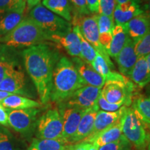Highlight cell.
<instances>
[{
	"label": "cell",
	"instance_id": "cell-1",
	"mask_svg": "<svg viewBox=\"0 0 150 150\" xmlns=\"http://www.w3.org/2000/svg\"><path fill=\"white\" fill-rule=\"evenodd\" d=\"M21 55L41 103L47 104L50 100L54 69L61 58L59 52L47 44H40L24 49Z\"/></svg>",
	"mask_w": 150,
	"mask_h": 150
},
{
	"label": "cell",
	"instance_id": "cell-2",
	"mask_svg": "<svg viewBox=\"0 0 150 150\" xmlns=\"http://www.w3.org/2000/svg\"><path fill=\"white\" fill-rule=\"evenodd\" d=\"M85 86L72 60L62 56L54 69L50 100L59 104Z\"/></svg>",
	"mask_w": 150,
	"mask_h": 150
},
{
	"label": "cell",
	"instance_id": "cell-3",
	"mask_svg": "<svg viewBox=\"0 0 150 150\" xmlns=\"http://www.w3.org/2000/svg\"><path fill=\"white\" fill-rule=\"evenodd\" d=\"M50 41V35L29 17L23 18L10 33L0 38V43L16 49L30 47Z\"/></svg>",
	"mask_w": 150,
	"mask_h": 150
},
{
	"label": "cell",
	"instance_id": "cell-4",
	"mask_svg": "<svg viewBox=\"0 0 150 150\" xmlns=\"http://www.w3.org/2000/svg\"><path fill=\"white\" fill-rule=\"evenodd\" d=\"M29 18L37 22L49 35H65L72 31V24L39 3L29 13Z\"/></svg>",
	"mask_w": 150,
	"mask_h": 150
},
{
	"label": "cell",
	"instance_id": "cell-5",
	"mask_svg": "<svg viewBox=\"0 0 150 150\" xmlns=\"http://www.w3.org/2000/svg\"><path fill=\"white\" fill-rule=\"evenodd\" d=\"M123 136L136 147L145 146L147 135L143 122L132 108H125L121 117Z\"/></svg>",
	"mask_w": 150,
	"mask_h": 150
},
{
	"label": "cell",
	"instance_id": "cell-6",
	"mask_svg": "<svg viewBox=\"0 0 150 150\" xmlns=\"http://www.w3.org/2000/svg\"><path fill=\"white\" fill-rule=\"evenodd\" d=\"M73 24L77 26L81 33L93 48L101 54L107 62L110 68H114V65L110 59L108 52L104 50L99 42V32L97 25L96 16H80L74 15L72 18Z\"/></svg>",
	"mask_w": 150,
	"mask_h": 150
},
{
	"label": "cell",
	"instance_id": "cell-7",
	"mask_svg": "<svg viewBox=\"0 0 150 150\" xmlns=\"http://www.w3.org/2000/svg\"><path fill=\"white\" fill-rule=\"evenodd\" d=\"M134 83L126 81H106L101 89V94L110 104H122L128 107L132 104Z\"/></svg>",
	"mask_w": 150,
	"mask_h": 150
},
{
	"label": "cell",
	"instance_id": "cell-8",
	"mask_svg": "<svg viewBox=\"0 0 150 150\" xmlns=\"http://www.w3.org/2000/svg\"><path fill=\"white\" fill-rule=\"evenodd\" d=\"M37 136L42 139L63 138V122L59 110L50 108L38 119Z\"/></svg>",
	"mask_w": 150,
	"mask_h": 150
},
{
	"label": "cell",
	"instance_id": "cell-9",
	"mask_svg": "<svg viewBox=\"0 0 150 150\" xmlns=\"http://www.w3.org/2000/svg\"><path fill=\"white\" fill-rule=\"evenodd\" d=\"M101 88L85 86L75 91L71 96L59 103V106L88 110L97 106V102Z\"/></svg>",
	"mask_w": 150,
	"mask_h": 150
},
{
	"label": "cell",
	"instance_id": "cell-10",
	"mask_svg": "<svg viewBox=\"0 0 150 150\" xmlns=\"http://www.w3.org/2000/svg\"><path fill=\"white\" fill-rule=\"evenodd\" d=\"M8 125L19 133H27L36 125L38 115L40 110L38 108L27 109H8Z\"/></svg>",
	"mask_w": 150,
	"mask_h": 150
},
{
	"label": "cell",
	"instance_id": "cell-11",
	"mask_svg": "<svg viewBox=\"0 0 150 150\" xmlns=\"http://www.w3.org/2000/svg\"><path fill=\"white\" fill-rule=\"evenodd\" d=\"M0 91L24 97L31 95L27 76L22 67L14 70L1 81Z\"/></svg>",
	"mask_w": 150,
	"mask_h": 150
},
{
	"label": "cell",
	"instance_id": "cell-12",
	"mask_svg": "<svg viewBox=\"0 0 150 150\" xmlns=\"http://www.w3.org/2000/svg\"><path fill=\"white\" fill-rule=\"evenodd\" d=\"M59 110L63 122V138L70 143V140L76 133L81 119L86 110L59 106Z\"/></svg>",
	"mask_w": 150,
	"mask_h": 150
},
{
	"label": "cell",
	"instance_id": "cell-13",
	"mask_svg": "<svg viewBox=\"0 0 150 150\" xmlns=\"http://www.w3.org/2000/svg\"><path fill=\"white\" fill-rule=\"evenodd\" d=\"M18 50L0 43V83L11 72L22 67L20 61L22 55Z\"/></svg>",
	"mask_w": 150,
	"mask_h": 150
},
{
	"label": "cell",
	"instance_id": "cell-14",
	"mask_svg": "<svg viewBox=\"0 0 150 150\" xmlns=\"http://www.w3.org/2000/svg\"><path fill=\"white\" fill-rule=\"evenodd\" d=\"M126 106H123L119 110L115 112H106L103 110H98L95 117L93 129L89 136L84 140V141L92 142L93 140L97 135L106 129L112 126L119 120L122 116Z\"/></svg>",
	"mask_w": 150,
	"mask_h": 150
},
{
	"label": "cell",
	"instance_id": "cell-15",
	"mask_svg": "<svg viewBox=\"0 0 150 150\" xmlns=\"http://www.w3.org/2000/svg\"><path fill=\"white\" fill-rule=\"evenodd\" d=\"M71 60L86 86L102 88L105 79L94 70L91 64L79 57H72Z\"/></svg>",
	"mask_w": 150,
	"mask_h": 150
},
{
	"label": "cell",
	"instance_id": "cell-16",
	"mask_svg": "<svg viewBox=\"0 0 150 150\" xmlns=\"http://www.w3.org/2000/svg\"><path fill=\"white\" fill-rule=\"evenodd\" d=\"M115 59L120 72L124 76L129 77L131 70L138 59L135 51V43L130 38Z\"/></svg>",
	"mask_w": 150,
	"mask_h": 150
},
{
	"label": "cell",
	"instance_id": "cell-17",
	"mask_svg": "<svg viewBox=\"0 0 150 150\" xmlns=\"http://www.w3.org/2000/svg\"><path fill=\"white\" fill-rule=\"evenodd\" d=\"M143 13L139 1L137 0H129L125 3L115 5L113 20L115 24H124Z\"/></svg>",
	"mask_w": 150,
	"mask_h": 150
},
{
	"label": "cell",
	"instance_id": "cell-18",
	"mask_svg": "<svg viewBox=\"0 0 150 150\" xmlns=\"http://www.w3.org/2000/svg\"><path fill=\"white\" fill-rule=\"evenodd\" d=\"M98 110L97 106L86 110L79 124L76 133L70 140L71 144L83 141L89 136L93 129L95 117Z\"/></svg>",
	"mask_w": 150,
	"mask_h": 150
},
{
	"label": "cell",
	"instance_id": "cell-19",
	"mask_svg": "<svg viewBox=\"0 0 150 150\" xmlns=\"http://www.w3.org/2000/svg\"><path fill=\"white\" fill-rule=\"evenodd\" d=\"M124 25L129 37L136 42L150 30V18L143 13L133 18Z\"/></svg>",
	"mask_w": 150,
	"mask_h": 150
},
{
	"label": "cell",
	"instance_id": "cell-20",
	"mask_svg": "<svg viewBox=\"0 0 150 150\" xmlns=\"http://www.w3.org/2000/svg\"><path fill=\"white\" fill-rule=\"evenodd\" d=\"M50 41L59 44L72 57H81V42L74 31L65 35H50Z\"/></svg>",
	"mask_w": 150,
	"mask_h": 150
},
{
	"label": "cell",
	"instance_id": "cell-21",
	"mask_svg": "<svg viewBox=\"0 0 150 150\" xmlns=\"http://www.w3.org/2000/svg\"><path fill=\"white\" fill-rule=\"evenodd\" d=\"M131 81L142 88L150 82V70L145 56L139 57L135 63L129 76Z\"/></svg>",
	"mask_w": 150,
	"mask_h": 150
},
{
	"label": "cell",
	"instance_id": "cell-22",
	"mask_svg": "<svg viewBox=\"0 0 150 150\" xmlns=\"http://www.w3.org/2000/svg\"><path fill=\"white\" fill-rule=\"evenodd\" d=\"M122 135L120 118L117 122H115L112 126L102 131L100 134L97 135L93 140L91 143L98 146L99 147H102L103 145H107L110 142L119 140Z\"/></svg>",
	"mask_w": 150,
	"mask_h": 150
},
{
	"label": "cell",
	"instance_id": "cell-23",
	"mask_svg": "<svg viewBox=\"0 0 150 150\" xmlns=\"http://www.w3.org/2000/svg\"><path fill=\"white\" fill-rule=\"evenodd\" d=\"M42 4L67 22L72 20L73 8L69 0H42Z\"/></svg>",
	"mask_w": 150,
	"mask_h": 150
},
{
	"label": "cell",
	"instance_id": "cell-24",
	"mask_svg": "<svg viewBox=\"0 0 150 150\" xmlns=\"http://www.w3.org/2000/svg\"><path fill=\"white\" fill-rule=\"evenodd\" d=\"M127 29L124 24H115L112 31V40L108 55L115 58L129 39Z\"/></svg>",
	"mask_w": 150,
	"mask_h": 150
},
{
	"label": "cell",
	"instance_id": "cell-25",
	"mask_svg": "<svg viewBox=\"0 0 150 150\" xmlns=\"http://www.w3.org/2000/svg\"><path fill=\"white\" fill-rule=\"evenodd\" d=\"M25 10L11 11L0 16V38L13 31L23 20Z\"/></svg>",
	"mask_w": 150,
	"mask_h": 150
},
{
	"label": "cell",
	"instance_id": "cell-26",
	"mask_svg": "<svg viewBox=\"0 0 150 150\" xmlns=\"http://www.w3.org/2000/svg\"><path fill=\"white\" fill-rule=\"evenodd\" d=\"M0 104L4 107L11 110L27 109L31 108H39L41 106L40 103L27 97L18 95H11V96L4 99Z\"/></svg>",
	"mask_w": 150,
	"mask_h": 150
},
{
	"label": "cell",
	"instance_id": "cell-27",
	"mask_svg": "<svg viewBox=\"0 0 150 150\" xmlns=\"http://www.w3.org/2000/svg\"><path fill=\"white\" fill-rule=\"evenodd\" d=\"M72 144L63 138L42 139L35 138L31 142L28 150H66Z\"/></svg>",
	"mask_w": 150,
	"mask_h": 150
},
{
	"label": "cell",
	"instance_id": "cell-28",
	"mask_svg": "<svg viewBox=\"0 0 150 150\" xmlns=\"http://www.w3.org/2000/svg\"><path fill=\"white\" fill-rule=\"evenodd\" d=\"M132 108L142 122L150 125V95L136 97L133 102Z\"/></svg>",
	"mask_w": 150,
	"mask_h": 150
},
{
	"label": "cell",
	"instance_id": "cell-29",
	"mask_svg": "<svg viewBox=\"0 0 150 150\" xmlns=\"http://www.w3.org/2000/svg\"><path fill=\"white\" fill-rule=\"evenodd\" d=\"M73 31L76 33L78 35L79 38L81 42V59L84 60V61L88 62V63L91 64L92 62L95 59V56L97 55V52L93 47L91 45L87 40L84 38V37L81 33L79 29L77 26H74L72 28Z\"/></svg>",
	"mask_w": 150,
	"mask_h": 150
},
{
	"label": "cell",
	"instance_id": "cell-30",
	"mask_svg": "<svg viewBox=\"0 0 150 150\" xmlns=\"http://www.w3.org/2000/svg\"><path fill=\"white\" fill-rule=\"evenodd\" d=\"M91 65L94 68V70L104 79L105 81L110 77V76L112 73L107 62L98 52L97 53L95 59L91 63Z\"/></svg>",
	"mask_w": 150,
	"mask_h": 150
},
{
	"label": "cell",
	"instance_id": "cell-31",
	"mask_svg": "<svg viewBox=\"0 0 150 150\" xmlns=\"http://www.w3.org/2000/svg\"><path fill=\"white\" fill-rule=\"evenodd\" d=\"M26 0H0V16L18 10H25Z\"/></svg>",
	"mask_w": 150,
	"mask_h": 150
},
{
	"label": "cell",
	"instance_id": "cell-32",
	"mask_svg": "<svg viewBox=\"0 0 150 150\" xmlns=\"http://www.w3.org/2000/svg\"><path fill=\"white\" fill-rule=\"evenodd\" d=\"M135 43V51L138 58L150 54V30L142 38Z\"/></svg>",
	"mask_w": 150,
	"mask_h": 150
},
{
	"label": "cell",
	"instance_id": "cell-33",
	"mask_svg": "<svg viewBox=\"0 0 150 150\" xmlns=\"http://www.w3.org/2000/svg\"><path fill=\"white\" fill-rule=\"evenodd\" d=\"M95 16H96L99 34L112 32V29L115 26L113 18H110V17L102 14L95 15Z\"/></svg>",
	"mask_w": 150,
	"mask_h": 150
},
{
	"label": "cell",
	"instance_id": "cell-34",
	"mask_svg": "<svg viewBox=\"0 0 150 150\" xmlns=\"http://www.w3.org/2000/svg\"><path fill=\"white\" fill-rule=\"evenodd\" d=\"M131 149L132 145L122 135L119 140L99 147L98 150H131Z\"/></svg>",
	"mask_w": 150,
	"mask_h": 150
},
{
	"label": "cell",
	"instance_id": "cell-35",
	"mask_svg": "<svg viewBox=\"0 0 150 150\" xmlns=\"http://www.w3.org/2000/svg\"><path fill=\"white\" fill-rule=\"evenodd\" d=\"M115 5V0H99V14L113 18Z\"/></svg>",
	"mask_w": 150,
	"mask_h": 150
},
{
	"label": "cell",
	"instance_id": "cell-36",
	"mask_svg": "<svg viewBox=\"0 0 150 150\" xmlns=\"http://www.w3.org/2000/svg\"><path fill=\"white\" fill-rule=\"evenodd\" d=\"M123 106H125V105L114 104L108 102L104 98V97L102 96V95L101 94L100 92V94H99L97 102V108H98L99 110H103V111L106 112H115L119 110L120 108Z\"/></svg>",
	"mask_w": 150,
	"mask_h": 150
},
{
	"label": "cell",
	"instance_id": "cell-37",
	"mask_svg": "<svg viewBox=\"0 0 150 150\" xmlns=\"http://www.w3.org/2000/svg\"><path fill=\"white\" fill-rule=\"evenodd\" d=\"M74 9L75 15L80 16H86L91 13L88 10L86 0H69Z\"/></svg>",
	"mask_w": 150,
	"mask_h": 150
},
{
	"label": "cell",
	"instance_id": "cell-38",
	"mask_svg": "<svg viewBox=\"0 0 150 150\" xmlns=\"http://www.w3.org/2000/svg\"><path fill=\"white\" fill-rule=\"evenodd\" d=\"M11 137L6 129L0 127V150H14Z\"/></svg>",
	"mask_w": 150,
	"mask_h": 150
},
{
	"label": "cell",
	"instance_id": "cell-39",
	"mask_svg": "<svg viewBox=\"0 0 150 150\" xmlns=\"http://www.w3.org/2000/svg\"><path fill=\"white\" fill-rule=\"evenodd\" d=\"M112 40V32L104 33L99 34V42L104 49L108 52L109 51L110 43Z\"/></svg>",
	"mask_w": 150,
	"mask_h": 150
},
{
	"label": "cell",
	"instance_id": "cell-40",
	"mask_svg": "<svg viewBox=\"0 0 150 150\" xmlns=\"http://www.w3.org/2000/svg\"><path fill=\"white\" fill-rule=\"evenodd\" d=\"M92 145V143L86 141L79 142V143L77 144H72L69 146L68 148L66 150H88Z\"/></svg>",
	"mask_w": 150,
	"mask_h": 150
},
{
	"label": "cell",
	"instance_id": "cell-41",
	"mask_svg": "<svg viewBox=\"0 0 150 150\" xmlns=\"http://www.w3.org/2000/svg\"><path fill=\"white\" fill-rule=\"evenodd\" d=\"M0 125L3 126L8 125V114L7 108L0 104Z\"/></svg>",
	"mask_w": 150,
	"mask_h": 150
},
{
	"label": "cell",
	"instance_id": "cell-42",
	"mask_svg": "<svg viewBox=\"0 0 150 150\" xmlns=\"http://www.w3.org/2000/svg\"><path fill=\"white\" fill-rule=\"evenodd\" d=\"M88 10L91 13H99V0H86Z\"/></svg>",
	"mask_w": 150,
	"mask_h": 150
},
{
	"label": "cell",
	"instance_id": "cell-43",
	"mask_svg": "<svg viewBox=\"0 0 150 150\" xmlns=\"http://www.w3.org/2000/svg\"><path fill=\"white\" fill-rule=\"evenodd\" d=\"M142 9L143 11L144 14L150 18V0H148L147 2L144 4Z\"/></svg>",
	"mask_w": 150,
	"mask_h": 150
},
{
	"label": "cell",
	"instance_id": "cell-44",
	"mask_svg": "<svg viewBox=\"0 0 150 150\" xmlns=\"http://www.w3.org/2000/svg\"><path fill=\"white\" fill-rule=\"evenodd\" d=\"M11 95H13V94H11L10 93H8V92H6V91H0V103L2 102L4 99L6 98V97L11 96Z\"/></svg>",
	"mask_w": 150,
	"mask_h": 150
},
{
	"label": "cell",
	"instance_id": "cell-45",
	"mask_svg": "<svg viewBox=\"0 0 150 150\" xmlns=\"http://www.w3.org/2000/svg\"><path fill=\"white\" fill-rule=\"evenodd\" d=\"M99 149V147L98 146L94 145V144L92 143V145L90 148L88 149V150H98Z\"/></svg>",
	"mask_w": 150,
	"mask_h": 150
},
{
	"label": "cell",
	"instance_id": "cell-46",
	"mask_svg": "<svg viewBox=\"0 0 150 150\" xmlns=\"http://www.w3.org/2000/svg\"><path fill=\"white\" fill-rule=\"evenodd\" d=\"M128 1H129V0H115V2L116 4H121L125 3Z\"/></svg>",
	"mask_w": 150,
	"mask_h": 150
},
{
	"label": "cell",
	"instance_id": "cell-47",
	"mask_svg": "<svg viewBox=\"0 0 150 150\" xmlns=\"http://www.w3.org/2000/svg\"><path fill=\"white\" fill-rule=\"evenodd\" d=\"M145 58H146V60H147L148 66H149V70H150V54H148L147 56H146Z\"/></svg>",
	"mask_w": 150,
	"mask_h": 150
},
{
	"label": "cell",
	"instance_id": "cell-48",
	"mask_svg": "<svg viewBox=\"0 0 150 150\" xmlns=\"http://www.w3.org/2000/svg\"><path fill=\"white\" fill-rule=\"evenodd\" d=\"M137 1H139L140 4H141V3H144V4H145V3L147 2V1H148V0H137Z\"/></svg>",
	"mask_w": 150,
	"mask_h": 150
},
{
	"label": "cell",
	"instance_id": "cell-49",
	"mask_svg": "<svg viewBox=\"0 0 150 150\" xmlns=\"http://www.w3.org/2000/svg\"><path fill=\"white\" fill-rule=\"evenodd\" d=\"M148 150H150V140L149 142V145H148Z\"/></svg>",
	"mask_w": 150,
	"mask_h": 150
},
{
	"label": "cell",
	"instance_id": "cell-50",
	"mask_svg": "<svg viewBox=\"0 0 150 150\" xmlns=\"http://www.w3.org/2000/svg\"><path fill=\"white\" fill-rule=\"evenodd\" d=\"M149 83H150V82H149Z\"/></svg>",
	"mask_w": 150,
	"mask_h": 150
}]
</instances>
